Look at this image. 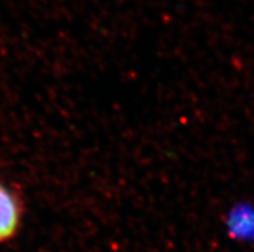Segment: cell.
<instances>
[{
  "label": "cell",
  "instance_id": "obj_1",
  "mask_svg": "<svg viewBox=\"0 0 254 252\" xmlns=\"http://www.w3.org/2000/svg\"><path fill=\"white\" fill-rule=\"evenodd\" d=\"M19 223V207L16 198L0 185V241L8 240L16 233Z\"/></svg>",
  "mask_w": 254,
  "mask_h": 252
},
{
  "label": "cell",
  "instance_id": "obj_2",
  "mask_svg": "<svg viewBox=\"0 0 254 252\" xmlns=\"http://www.w3.org/2000/svg\"><path fill=\"white\" fill-rule=\"evenodd\" d=\"M232 229L236 230V236L254 238V208L245 207L236 211L232 220Z\"/></svg>",
  "mask_w": 254,
  "mask_h": 252
}]
</instances>
